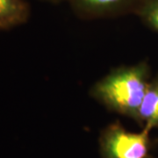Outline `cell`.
<instances>
[{
	"label": "cell",
	"instance_id": "6da1fadb",
	"mask_svg": "<svg viewBox=\"0 0 158 158\" xmlns=\"http://www.w3.org/2000/svg\"><path fill=\"white\" fill-rule=\"evenodd\" d=\"M151 80L147 61L113 69L90 88V97L107 110L134 119Z\"/></svg>",
	"mask_w": 158,
	"mask_h": 158
},
{
	"label": "cell",
	"instance_id": "7a4b0ae2",
	"mask_svg": "<svg viewBox=\"0 0 158 158\" xmlns=\"http://www.w3.org/2000/svg\"><path fill=\"white\" fill-rule=\"evenodd\" d=\"M151 130L130 132L118 121L109 124L99 136L102 158H147L151 148Z\"/></svg>",
	"mask_w": 158,
	"mask_h": 158
},
{
	"label": "cell",
	"instance_id": "3957f363",
	"mask_svg": "<svg viewBox=\"0 0 158 158\" xmlns=\"http://www.w3.org/2000/svg\"><path fill=\"white\" fill-rule=\"evenodd\" d=\"M73 11L82 19H94L135 13L143 0H68Z\"/></svg>",
	"mask_w": 158,
	"mask_h": 158
},
{
	"label": "cell",
	"instance_id": "277c9868",
	"mask_svg": "<svg viewBox=\"0 0 158 158\" xmlns=\"http://www.w3.org/2000/svg\"><path fill=\"white\" fill-rule=\"evenodd\" d=\"M30 6L25 0H0V31H7L27 22Z\"/></svg>",
	"mask_w": 158,
	"mask_h": 158
},
{
	"label": "cell",
	"instance_id": "5b68a950",
	"mask_svg": "<svg viewBox=\"0 0 158 158\" xmlns=\"http://www.w3.org/2000/svg\"><path fill=\"white\" fill-rule=\"evenodd\" d=\"M136 123L149 130L158 127V73L149 82Z\"/></svg>",
	"mask_w": 158,
	"mask_h": 158
},
{
	"label": "cell",
	"instance_id": "8992f818",
	"mask_svg": "<svg viewBox=\"0 0 158 158\" xmlns=\"http://www.w3.org/2000/svg\"><path fill=\"white\" fill-rule=\"evenodd\" d=\"M135 14L148 28L158 34V0H143Z\"/></svg>",
	"mask_w": 158,
	"mask_h": 158
},
{
	"label": "cell",
	"instance_id": "52a82bcc",
	"mask_svg": "<svg viewBox=\"0 0 158 158\" xmlns=\"http://www.w3.org/2000/svg\"><path fill=\"white\" fill-rule=\"evenodd\" d=\"M44 1H48V2H51V3L56 4V3H60L62 0H44Z\"/></svg>",
	"mask_w": 158,
	"mask_h": 158
},
{
	"label": "cell",
	"instance_id": "ba28073f",
	"mask_svg": "<svg viewBox=\"0 0 158 158\" xmlns=\"http://www.w3.org/2000/svg\"><path fill=\"white\" fill-rule=\"evenodd\" d=\"M147 158H154V157H152V156H148Z\"/></svg>",
	"mask_w": 158,
	"mask_h": 158
}]
</instances>
